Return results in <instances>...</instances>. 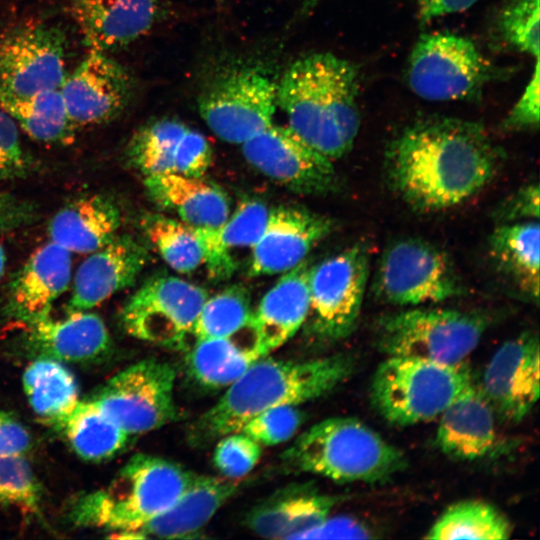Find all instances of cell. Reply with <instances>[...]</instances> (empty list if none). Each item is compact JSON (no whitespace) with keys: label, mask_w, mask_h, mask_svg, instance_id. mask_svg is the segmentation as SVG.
Returning a JSON list of instances; mask_svg holds the SVG:
<instances>
[{"label":"cell","mask_w":540,"mask_h":540,"mask_svg":"<svg viewBox=\"0 0 540 540\" xmlns=\"http://www.w3.org/2000/svg\"><path fill=\"white\" fill-rule=\"evenodd\" d=\"M479 0H418L419 15L422 21L462 12Z\"/></svg>","instance_id":"cell-49"},{"label":"cell","mask_w":540,"mask_h":540,"mask_svg":"<svg viewBox=\"0 0 540 540\" xmlns=\"http://www.w3.org/2000/svg\"><path fill=\"white\" fill-rule=\"evenodd\" d=\"M143 228L162 259L178 273H191L205 263L199 233L184 222L151 215L144 219Z\"/></svg>","instance_id":"cell-35"},{"label":"cell","mask_w":540,"mask_h":540,"mask_svg":"<svg viewBox=\"0 0 540 540\" xmlns=\"http://www.w3.org/2000/svg\"><path fill=\"white\" fill-rule=\"evenodd\" d=\"M369 279V250L358 242L310 267L309 334L338 341L354 330Z\"/></svg>","instance_id":"cell-10"},{"label":"cell","mask_w":540,"mask_h":540,"mask_svg":"<svg viewBox=\"0 0 540 540\" xmlns=\"http://www.w3.org/2000/svg\"><path fill=\"white\" fill-rule=\"evenodd\" d=\"M285 468L336 482L377 483L402 470V451L352 417L322 420L303 432L282 456Z\"/></svg>","instance_id":"cell-5"},{"label":"cell","mask_w":540,"mask_h":540,"mask_svg":"<svg viewBox=\"0 0 540 540\" xmlns=\"http://www.w3.org/2000/svg\"><path fill=\"white\" fill-rule=\"evenodd\" d=\"M501 157L479 123L432 117L389 143L384 171L390 189L408 206L437 212L461 205L486 187Z\"/></svg>","instance_id":"cell-1"},{"label":"cell","mask_w":540,"mask_h":540,"mask_svg":"<svg viewBox=\"0 0 540 540\" xmlns=\"http://www.w3.org/2000/svg\"><path fill=\"white\" fill-rule=\"evenodd\" d=\"M495 417L480 387L473 384L438 417L436 445L455 459L486 457L497 445Z\"/></svg>","instance_id":"cell-24"},{"label":"cell","mask_w":540,"mask_h":540,"mask_svg":"<svg viewBox=\"0 0 540 540\" xmlns=\"http://www.w3.org/2000/svg\"><path fill=\"white\" fill-rule=\"evenodd\" d=\"M309 273L306 260L285 272L252 312V324L266 355L286 343L305 323L309 311Z\"/></svg>","instance_id":"cell-27"},{"label":"cell","mask_w":540,"mask_h":540,"mask_svg":"<svg viewBox=\"0 0 540 540\" xmlns=\"http://www.w3.org/2000/svg\"><path fill=\"white\" fill-rule=\"evenodd\" d=\"M144 185L156 204L175 212L180 221L199 231L220 230L230 215L225 192L202 177L154 174L145 176Z\"/></svg>","instance_id":"cell-26"},{"label":"cell","mask_w":540,"mask_h":540,"mask_svg":"<svg viewBox=\"0 0 540 540\" xmlns=\"http://www.w3.org/2000/svg\"><path fill=\"white\" fill-rule=\"evenodd\" d=\"M300 3H302L305 7H312L314 6L319 0H298Z\"/></svg>","instance_id":"cell-51"},{"label":"cell","mask_w":540,"mask_h":540,"mask_svg":"<svg viewBox=\"0 0 540 540\" xmlns=\"http://www.w3.org/2000/svg\"><path fill=\"white\" fill-rule=\"evenodd\" d=\"M265 356L250 320L230 337L195 341L187 353L186 366L196 383L204 388L219 389L233 384Z\"/></svg>","instance_id":"cell-28"},{"label":"cell","mask_w":540,"mask_h":540,"mask_svg":"<svg viewBox=\"0 0 540 540\" xmlns=\"http://www.w3.org/2000/svg\"><path fill=\"white\" fill-rule=\"evenodd\" d=\"M500 30L509 44L539 59V0H513L501 13Z\"/></svg>","instance_id":"cell-39"},{"label":"cell","mask_w":540,"mask_h":540,"mask_svg":"<svg viewBox=\"0 0 540 540\" xmlns=\"http://www.w3.org/2000/svg\"><path fill=\"white\" fill-rule=\"evenodd\" d=\"M70 253L51 241L30 256L10 285L6 310L12 318L31 324L50 316L70 283Z\"/></svg>","instance_id":"cell-22"},{"label":"cell","mask_w":540,"mask_h":540,"mask_svg":"<svg viewBox=\"0 0 540 540\" xmlns=\"http://www.w3.org/2000/svg\"><path fill=\"white\" fill-rule=\"evenodd\" d=\"M212 163V148L200 132L188 127L181 137L174 156L173 173L203 177Z\"/></svg>","instance_id":"cell-43"},{"label":"cell","mask_w":540,"mask_h":540,"mask_svg":"<svg viewBox=\"0 0 540 540\" xmlns=\"http://www.w3.org/2000/svg\"><path fill=\"white\" fill-rule=\"evenodd\" d=\"M257 171L305 195H324L339 187L333 161L311 148L288 126L271 125L242 144Z\"/></svg>","instance_id":"cell-15"},{"label":"cell","mask_w":540,"mask_h":540,"mask_svg":"<svg viewBox=\"0 0 540 540\" xmlns=\"http://www.w3.org/2000/svg\"><path fill=\"white\" fill-rule=\"evenodd\" d=\"M261 455L262 445L237 431L218 439L213 463L224 477L237 479L247 475L258 463Z\"/></svg>","instance_id":"cell-42"},{"label":"cell","mask_w":540,"mask_h":540,"mask_svg":"<svg viewBox=\"0 0 540 540\" xmlns=\"http://www.w3.org/2000/svg\"><path fill=\"white\" fill-rule=\"evenodd\" d=\"M189 126L161 118L141 127L127 148L130 163L145 176L173 172L177 145Z\"/></svg>","instance_id":"cell-36"},{"label":"cell","mask_w":540,"mask_h":540,"mask_svg":"<svg viewBox=\"0 0 540 540\" xmlns=\"http://www.w3.org/2000/svg\"><path fill=\"white\" fill-rule=\"evenodd\" d=\"M492 76L491 64L471 40L440 32L419 38L407 71L411 90L430 101L476 98Z\"/></svg>","instance_id":"cell-11"},{"label":"cell","mask_w":540,"mask_h":540,"mask_svg":"<svg viewBox=\"0 0 540 540\" xmlns=\"http://www.w3.org/2000/svg\"><path fill=\"white\" fill-rule=\"evenodd\" d=\"M121 224L117 206L108 198L92 195L63 207L51 220V241L69 252H94L115 236Z\"/></svg>","instance_id":"cell-30"},{"label":"cell","mask_w":540,"mask_h":540,"mask_svg":"<svg viewBox=\"0 0 540 540\" xmlns=\"http://www.w3.org/2000/svg\"><path fill=\"white\" fill-rule=\"evenodd\" d=\"M22 383L31 408L49 425L79 400L74 376L62 362L53 359L36 358L25 369Z\"/></svg>","instance_id":"cell-32"},{"label":"cell","mask_w":540,"mask_h":540,"mask_svg":"<svg viewBox=\"0 0 540 540\" xmlns=\"http://www.w3.org/2000/svg\"><path fill=\"white\" fill-rule=\"evenodd\" d=\"M270 210L259 200L242 201L218 232L222 246L230 253L235 248H252L265 229Z\"/></svg>","instance_id":"cell-40"},{"label":"cell","mask_w":540,"mask_h":540,"mask_svg":"<svg viewBox=\"0 0 540 540\" xmlns=\"http://www.w3.org/2000/svg\"><path fill=\"white\" fill-rule=\"evenodd\" d=\"M355 66L331 53L294 61L278 80L277 107L288 127L332 161L353 147L360 128Z\"/></svg>","instance_id":"cell-2"},{"label":"cell","mask_w":540,"mask_h":540,"mask_svg":"<svg viewBox=\"0 0 540 540\" xmlns=\"http://www.w3.org/2000/svg\"><path fill=\"white\" fill-rule=\"evenodd\" d=\"M237 489L238 483L227 477L194 475L172 506L124 538L195 537Z\"/></svg>","instance_id":"cell-25"},{"label":"cell","mask_w":540,"mask_h":540,"mask_svg":"<svg viewBox=\"0 0 540 540\" xmlns=\"http://www.w3.org/2000/svg\"><path fill=\"white\" fill-rule=\"evenodd\" d=\"M27 325L25 345L37 358L86 363L100 359L111 348L109 332L95 313L74 311L61 320L49 316Z\"/></svg>","instance_id":"cell-23"},{"label":"cell","mask_w":540,"mask_h":540,"mask_svg":"<svg viewBox=\"0 0 540 540\" xmlns=\"http://www.w3.org/2000/svg\"><path fill=\"white\" fill-rule=\"evenodd\" d=\"M490 324L484 311L410 308L382 315L376 343L387 356L460 364L479 344Z\"/></svg>","instance_id":"cell-7"},{"label":"cell","mask_w":540,"mask_h":540,"mask_svg":"<svg viewBox=\"0 0 540 540\" xmlns=\"http://www.w3.org/2000/svg\"><path fill=\"white\" fill-rule=\"evenodd\" d=\"M341 497L323 494L308 484L284 487L255 505L244 520L258 536L304 539L329 516Z\"/></svg>","instance_id":"cell-20"},{"label":"cell","mask_w":540,"mask_h":540,"mask_svg":"<svg viewBox=\"0 0 540 540\" xmlns=\"http://www.w3.org/2000/svg\"><path fill=\"white\" fill-rule=\"evenodd\" d=\"M473 384L465 361L450 365L415 357L388 356L373 375L370 398L375 410L387 422L408 426L438 418Z\"/></svg>","instance_id":"cell-6"},{"label":"cell","mask_w":540,"mask_h":540,"mask_svg":"<svg viewBox=\"0 0 540 540\" xmlns=\"http://www.w3.org/2000/svg\"><path fill=\"white\" fill-rule=\"evenodd\" d=\"M5 253L3 250V247L0 244V278L3 275L4 269H5Z\"/></svg>","instance_id":"cell-50"},{"label":"cell","mask_w":540,"mask_h":540,"mask_svg":"<svg viewBox=\"0 0 540 540\" xmlns=\"http://www.w3.org/2000/svg\"><path fill=\"white\" fill-rule=\"evenodd\" d=\"M69 11L89 50L107 53L150 30L158 0H70Z\"/></svg>","instance_id":"cell-21"},{"label":"cell","mask_w":540,"mask_h":540,"mask_svg":"<svg viewBox=\"0 0 540 540\" xmlns=\"http://www.w3.org/2000/svg\"><path fill=\"white\" fill-rule=\"evenodd\" d=\"M252 317L250 295L239 285L228 287L204 302L195 322V341L225 338L244 328Z\"/></svg>","instance_id":"cell-37"},{"label":"cell","mask_w":540,"mask_h":540,"mask_svg":"<svg viewBox=\"0 0 540 540\" xmlns=\"http://www.w3.org/2000/svg\"><path fill=\"white\" fill-rule=\"evenodd\" d=\"M29 159L18 134L16 122L0 108V179H14L26 174Z\"/></svg>","instance_id":"cell-44"},{"label":"cell","mask_w":540,"mask_h":540,"mask_svg":"<svg viewBox=\"0 0 540 540\" xmlns=\"http://www.w3.org/2000/svg\"><path fill=\"white\" fill-rule=\"evenodd\" d=\"M278 81L257 66L228 69L201 91L199 114L220 139L243 144L273 124Z\"/></svg>","instance_id":"cell-9"},{"label":"cell","mask_w":540,"mask_h":540,"mask_svg":"<svg viewBox=\"0 0 540 540\" xmlns=\"http://www.w3.org/2000/svg\"><path fill=\"white\" fill-rule=\"evenodd\" d=\"M368 529L348 517L330 518L308 533L304 539H361L370 538Z\"/></svg>","instance_id":"cell-48"},{"label":"cell","mask_w":540,"mask_h":540,"mask_svg":"<svg viewBox=\"0 0 540 540\" xmlns=\"http://www.w3.org/2000/svg\"><path fill=\"white\" fill-rule=\"evenodd\" d=\"M132 87V78L120 63L105 52L89 50L60 90L76 128L114 119L127 106Z\"/></svg>","instance_id":"cell-16"},{"label":"cell","mask_w":540,"mask_h":540,"mask_svg":"<svg viewBox=\"0 0 540 540\" xmlns=\"http://www.w3.org/2000/svg\"><path fill=\"white\" fill-rule=\"evenodd\" d=\"M333 229L331 219L294 206L271 209L265 229L251 248V276L285 273L306 259Z\"/></svg>","instance_id":"cell-18"},{"label":"cell","mask_w":540,"mask_h":540,"mask_svg":"<svg viewBox=\"0 0 540 540\" xmlns=\"http://www.w3.org/2000/svg\"><path fill=\"white\" fill-rule=\"evenodd\" d=\"M0 108L37 141L64 143L73 138L75 126L69 118L60 88L23 100L1 102Z\"/></svg>","instance_id":"cell-33"},{"label":"cell","mask_w":540,"mask_h":540,"mask_svg":"<svg viewBox=\"0 0 540 540\" xmlns=\"http://www.w3.org/2000/svg\"><path fill=\"white\" fill-rule=\"evenodd\" d=\"M507 518L492 505L461 501L451 505L436 520L425 538L437 540H500L511 534Z\"/></svg>","instance_id":"cell-34"},{"label":"cell","mask_w":540,"mask_h":540,"mask_svg":"<svg viewBox=\"0 0 540 540\" xmlns=\"http://www.w3.org/2000/svg\"><path fill=\"white\" fill-rule=\"evenodd\" d=\"M539 184L531 182L505 198L494 210L497 224L539 220Z\"/></svg>","instance_id":"cell-45"},{"label":"cell","mask_w":540,"mask_h":540,"mask_svg":"<svg viewBox=\"0 0 540 540\" xmlns=\"http://www.w3.org/2000/svg\"><path fill=\"white\" fill-rule=\"evenodd\" d=\"M147 251L134 238L115 236L79 267L68 312L85 311L132 285L147 262Z\"/></svg>","instance_id":"cell-19"},{"label":"cell","mask_w":540,"mask_h":540,"mask_svg":"<svg viewBox=\"0 0 540 540\" xmlns=\"http://www.w3.org/2000/svg\"><path fill=\"white\" fill-rule=\"evenodd\" d=\"M194 475L162 457L134 455L107 487L78 496L69 519L76 526L101 528L124 538L172 506Z\"/></svg>","instance_id":"cell-4"},{"label":"cell","mask_w":540,"mask_h":540,"mask_svg":"<svg viewBox=\"0 0 540 540\" xmlns=\"http://www.w3.org/2000/svg\"><path fill=\"white\" fill-rule=\"evenodd\" d=\"M496 416L521 421L539 398V340L524 332L503 343L487 364L482 386Z\"/></svg>","instance_id":"cell-17"},{"label":"cell","mask_w":540,"mask_h":540,"mask_svg":"<svg viewBox=\"0 0 540 540\" xmlns=\"http://www.w3.org/2000/svg\"><path fill=\"white\" fill-rule=\"evenodd\" d=\"M66 40L52 25L33 23L0 41V103L61 88L66 74Z\"/></svg>","instance_id":"cell-14"},{"label":"cell","mask_w":540,"mask_h":540,"mask_svg":"<svg viewBox=\"0 0 540 540\" xmlns=\"http://www.w3.org/2000/svg\"><path fill=\"white\" fill-rule=\"evenodd\" d=\"M489 253L500 274L532 302L539 300L540 225L538 220L498 224Z\"/></svg>","instance_id":"cell-29"},{"label":"cell","mask_w":540,"mask_h":540,"mask_svg":"<svg viewBox=\"0 0 540 540\" xmlns=\"http://www.w3.org/2000/svg\"><path fill=\"white\" fill-rule=\"evenodd\" d=\"M208 298L205 289L173 276L152 278L121 310V323L131 336L171 349L185 345Z\"/></svg>","instance_id":"cell-13"},{"label":"cell","mask_w":540,"mask_h":540,"mask_svg":"<svg viewBox=\"0 0 540 540\" xmlns=\"http://www.w3.org/2000/svg\"><path fill=\"white\" fill-rule=\"evenodd\" d=\"M371 289L380 302L412 307L466 292L448 253L417 237L397 239L384 249Z\"/></svg>","instance_id":"cell-8"},{"label":"cell","mask_w":540,"mask_h":540,"mask_svg":"<svg viewBox=\"0 0 540 540\" xmlns=\"http://www.w3.org/2000/svg\"><path fill=\"white\" fill-rule=\"evenodd\" d=\"M303 421L304 416L295 405H281L252 417L239 431L262 446L277 445L290 440Z\"/></svg>","instance_id":"cell-41"},{"label":"cell","mask_w":540,"mask_h":540,"mask_svg":"<svg viewBox=\"0 0 540 540\" xmlns=\"http://www.w3.org/2000/svg\"><path fill=\"white\" fill-rule=\"evenodd\" d=\"M175 381L172 365L144 359L111 377L91 400L123 431L142 434L177 418Z\"/></svg>","instance_id":"cell-12"},{"label":"cell","mask_w":540,"mask_h":540,"mask_svg":"<svg viewBox=\"0 0 540 540\" xmlns=\"http://www.w3.org/2000/svg\"><path fill=\"white\" fill-rule=\"evenodd\" d=\"M507 129L526 130L539 126V59L536 60L533 76L524 93L504 121Z\"/></svg>","instance_id":"cell-46"},{"label":"cell","mask_w":540,"mask_h":540,"mask_svg":"<svg viewBox=\"0 0 540 540\" xmlns=\"http://www.w3.org/2000/svg\"><path fill=\"white\" fill-rule=\"evenodd\" d=\"M30 446L27 429L12 415L0 412V458L24 455Z\"/></svg>","instance_id":"cell-47"},{"label":"cell","mask_w":540,"mask_h":540,"mask_svg":"<svg viewBox=\"0 0 540 540\" xmlns=\"http://www.w3.org/2000/svg\"><path fill=\"white\" fill-rule=\"evenodd\" d=\"M41 486L24 455L0 458V505L40 513Z\"/></svg>","instance_id":"cell-38"},{"label":"cell","mask_w":540,"mask_h":540,"mask_svg":"<svg viewBox=\"0 0 540 540\" xmlns=\"http://www.w3.org/2000/svg\"><path fill=\"white\" fill-rule=\"evenodd\" d=\"M82 459L107 460L121 452L130 440L128 433L110 420L91 400L77 403L52 425Z\"/></svg>","instance_id":"cell-31"},{"label":"cell","mask_w":540,"mask_h":540,"mask_svg":"<svg viewBox=\"0 0 540 540\" xmlns=\"http://www.w3.org/2000/svg\"><path fill=\"white\" fill-rule=\"evenodd\" d=\"M351 356L337 354L305 361L262 357L190 426L189 439L207 445L239 431L257 414L281 405H299L326 395L354 370Z\"/></svg>","instance_id":"cell-3"}]
</instances>
